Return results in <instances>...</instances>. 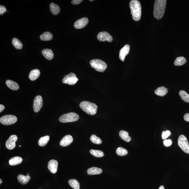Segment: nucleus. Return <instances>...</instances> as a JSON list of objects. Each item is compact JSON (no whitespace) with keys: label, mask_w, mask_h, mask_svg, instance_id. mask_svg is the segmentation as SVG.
Masks as SVG:
<instances>
[{"label":"nucleus","mask_w":189,"mask_h":189,"mask_svg":"<svg viewBox=\"0 0 189 189\" xmlns=\"http://www.w3.org/2000/svg\"><path fill=\"white\" fill-rule=\"evenodd\" d=\"M166 0H156L154 7L153 15L156 19L159 20L162 18L165 12Z\"/></svg>","instance_id":"nucleus-1"},{"label":"nucleus","mask_w":189,"mask_h":189,"mask_svg":"<svg viewBox=\"0 0 189 189\" xmlns=\"http://www.w3.org/2000/svg\"><path fill=\"white\" fill-rule=\"evenodd\" d=\"M130 7L133 19L135 21H139L141 15V3L137 0H132L130 3Z\"/></svg>","instance_id":"nucleus-2"},{"label":"nucleus","mask_w":189,"mask_h":189,"mask_svg":"<svg viewBox=\"0 0 189 189\" xmlns=\"http://www.w3.org/2000/svg\"><path fill=\"white\" fill-rule=\"evenodd\" d=\"M80 107L86 114L91 115H95L98 108L95 104L87 101H84L81 103Z\"/></svg>","instance_id":"nucleus-3"},{"label":"nucleus","mask_w":189,"mask_h":189,"mask_svg":"<svg viewBox=\"0 0 189 189\" xmlns=\"http://www.w3.org/2000/svg\"><path fill=\"white\" fill-rule=\"evenodd\" d=\"M91 66L96 71L99 72H103L107 67L106 62L100 59H93L90 62Z\"/></svg>","instance_id":"nucleus-4"},{"label":"nucleus","mask_w":189,"mask_h":189,"mask_svg":"<svg viewBox=\"0 0 189 189\" xmlns=\"http://www.w3.org/2000/svg\"><path fill=\"white\" fill-rule=\"evenodd\" d=\"M79 119V116L77 114L74 112H70L63 114L59 117V121L62 123L72 122L77 121Z\"/></svg>","instance_id":"nucleus-5"},{"label":"nucleus","mask_w":189,"mask_h":189,"mask_svg":"<svg viewBox=\"0 0 189 189\" xmlns=\"http://www.w3.org/2000/svg\"><path fill=\"white\" fill-rule=\"evenodd\" d=\"M178 145L185 153L189 154V144L188 140L184 135H180L178 139Z\"/></svg>","instance_id":"nucleus-6"},{"label":"nucleus","mask_w":189,"mask_h":189,"mask_svg":"<svg viewBox=\"0 0 189 189\" xmlns=\"http://www.w3.org/2000/svg\"><path fill=\"white\" fill-rule=\"evenodd\" d=\"M17 121V117L13 115H4L0 118V122L1 124L5 126H9L15 124Z\"/></svg>","instance_id":"nucleus-7"},{"label":"nucleus","mask_w":189,"mask_h":189,"mask_svg":"<svg viewBox=\"0 0 189 189\" xmlns=\"http://www.w3.org/2000/svg\"><path fill=\"white\" fill-rule=\"evenodd\" d=\"M78 81V79L77 78L76 75L74 73H71L65 76L62 80V82L64 84L74 85L76 84Z\"/></svg>","instance_id":"nucleus-8"},{"label":"nucleus","mask_w":189,"mask_h":189,"mask_svg":"<svg viewBox=\"0 0 189 189\" xmlns=\"http://www.w3.org/2000/svg\"><path fill=\"white\" fill-rule=\"evenodd\" d=\"M43 106V99L41 96L38 95L35 97L33 101V108L34 112H38Z\"/></svg>","instance_id":"nucleus-9"},{"label":"nucleus","mask_w":189,"mask_h":189,"mask_svg":"<svg viewBox=\"0 0 189 189\" xmlns=\"http://www.w3.org/2000/svg\"><path fill=\"white\" fill-rule=\"evenodd\" d=\"M18 137L16 135H11L8 140L6 141V146L9 150H11L16 147V142L17 141Z\"/></svg>","instance_id":"nucleus-10"},{"label":"nucleus","mask_w":189,"mask_h":189,"mask_svg":"<svg viewBox=\"0 0 189 189\" xmlns=\"http://www.w3.org/2000/svg\"><path fill=\"white\" fill-rule=\"evenodd\" d=\"M97 38L100 42L107 41L108 42H111L113 40L112 36L106 32H102L99 33Z\"/></svg>","instance_id":"nucleus-11"},{"label":"nucleus","mask_w":189,"mask_h":189,"mask_svg":"<svg viewBox=\"0 0 189 189\" xmlns=\"http://www.w3.org/2000/svg\"><path fill=\"white\" fill-rule=\"evenodd\" d=\"M89 20L87 18H82L76 21L74 24V27L77 29H81L86 26Z\"/></svg>","instance_id":"nucleus-12"},{"label":"nucleus","mask_w":189,"mask_h":189,"mask_svg":"<svg viewBox=\"0 0 189 189\" xmlns=\"http://www.w3.org/2000/svg\"><path fill=\"white\" fill-rule=\"evenodd\" d=\"M130 50V47L129 45H125L120 50V52L119 57L120 60L122 61H124L125 57L129 53Z\"/></svg>","instance_id":"nucleus-13"},{"label":"nucleus","mask_w":189,"mask_h":189,"mask_svg":"<svg viewBox=\"0 0 189 189\" xmlns=\"http://www.w3.org/2000/svg\"><path fill=\"white\" fill-rule=\"evenodd\" d=\"M58 164L57 161L55 160L52 159L48 162V169L52 173L55 174L57 172Z\"/></svg>","instance_id":"nucleus-14"},{"label":"nucleus","mask_w":189,"mask_h":189,"mask_svg":"<svg viewBox=\"0 0 189 189\" xmlns=\"http://www.w3.org/2000/svg\"><path fill=\"white\" fill-rule=\"evenodd\" d=\"M73 137L71 135H67L64 137L60 141V145L65 147L70 145L73 141Z\"/></svg>","instance_id":"nucleus-15"},{"label":"nucleus","mask_w":189,"mask_h":189,"mask_svg":"<svg viewBox=\"0 0 189 189\" xmlns=\"http://www.w3.org/2000/svg\"><path fill=\"white\" fill-rule=\"evenodd\" d=\"M42 54L47 60H51L54 57L52 51L49 49H45L42 51Z\"/></svg>","instance_id":"nucleus-16"},{"label":"nucleus","mask_w":189,"mask_h":189,"mask_svg":"<svg viewBox=\"0 0 189 189\" xmlns=\"http://www.w3.org/2000/svg\"><path fill=\"white\" fill-rule=\"evenodd\" d=\"M17 179L20 183L22 185H26L30 180V177L29 176H25L23 175L20 174L18 176Z\"/></svg>","instance_id":"nucleus-17"},{"label":"nucleus","mask_w":189,"mask_h":189,"mask_svg":"<svg viewBox=\"0 0 189 189\" xmlns=\"http://www.w3.org/2000/svg\"><path fill=\"white\" fill-rule=\"evenodd\" d=\"M6 83L8 87L12 90L17 91L19 89V86L17 83L13 81L7 80Z\"/></svg>","instance_id":"nucleus-18"},{"label":"nucleus","mask_w":189,"mask_h":189,"mask_svg":"<svg viewBox=\"0 0 189 189\" xmlns=\"http://www.w3.org/2000/svg\"><path fill=\"white\" fill-rule=\"evenodd\" d=\"M102 171V170L101 169L96 167H92L88 169L87 173L90 175H96L100 174Z\"/></svg>","instance_id":"nucleus-19"},{"label":"nucleus","mask_w":189,"mask_h":189,"mask_svg":"<svg viewBox=\"0 0 189 189\" xmlns=\"http://www.w3.org/2000/svg\"><path fill=\"white\" fill-rule=\"evenodd\" d=\"M168 91L167 88L164 87H161L155 90V93L157 95L160 96H164L167 93Z\"/></svg>","instance_id":"nucleus-20"},{"label":"nucleus","mask_w":189,"mask_h":189,"mask_svg":"<svg viewBox=\"0 0 189 189\" xmlns=\"http://www.w3.org/2000/svg\"><path fill=\"white\" fill-rule=\"evenodd\" d=\"M40 72L39 70L38 69H34L30 71L29 78L30 80L34 81L37 79L40 75Z\"/></svg>","instance_id":"nucleus-21"},{"label":"nucleus","mask_w":189,"mask_h":189,"mask_svg":"<svg viewBox=\"0 0 189 189\" xmlns=\"http://www.w3.org/2000/svg\"><path fill=\"white\" fill-rule=\"evenodd\" d=\"M22 161V159L21 157H15L9 160V164L11 166H15L21 164Z\"/></svg>","instance_id":"nucleus-22"},{"label":"nucleus","mask_w":189,"mask_h":189,"mask_svg":"<svg viewBox=\"0 0 189 189\" xmlns=\"http://www.w3.org/2000/svg\"><path fill=\"white\" fill-rule=\"evenodd\" d=\"M50 11L53 15H56L59 14L60 11V9L57 5L52 3L50 6Z\"/></svg>","instance_id":"nucleus-23"},{"label":"nucleus","mask_w":189,"mask_h":189,"mask_svg":"<svg viewBox=\"0 0 189 189\" xmlns=\"http://www.w3.org/2000/svg\"><path fill=\"white\" fill-rule=\"evenodd\" d=\"M119 135L122 139L126 141V142H129L132 139L130 137L129 135L128 132L126 131H120L119 132Z\"/></svg>","instance_id":"nucleus-24"},{"label":"nucleus","mask_w":189,"mask_h":189,"mask_svg":"<svg viewBox=\"0 0 189 189\" xmlns=\"http://www.w3.org/2000/svg\"><path fill=\"white\" fill-rule=\"evenodd\" d=\"M53 35L48 32H45L40 36L41 40L44 41L51 40L53 39Z\"/></svg>","instance_id":"nucleus-25"},{"label":"nucleus","mask_w":189,"mask_h":189,"mask_svg":"<svg viewBox=\"0 0 189 189\" xmlns=\"http://www.w3.org/2000/svg\"><path fill=\"white\" fill-rule=\"evenodd\" d=\"M50 138V136L48 135L42 137L39 140V145L42 147L46 145L48 141H49Z\"/></svg>","instance_id":"nucleus-26"},{"label":"nucleus","mask_w":189,"mask_h":189,"mask_svg":"<svg viewBox=\"0 0 189 189\" xmlns=\"http://www.w3.org/2000/svg\"><path fill=\"white\" fill-rule=\"evenodd\" d=\"M12 44L15 48L17 50H20L22 48L23 45L22 42L19 39L14 38L12 40Z\"/></svg>","instance_id":"nucleus-27"},{"label":"nucleus","mask_w":189,"mask_h":189,"mask_svg":"<svg viewBox=\"0 0 189 189\" xmlns=\"http://www.w3.org/2000/svg\"><path fill=\"white\" fill-rule=\"evenodd\" d=\"M68 183L74 189H80V185L78 181L75 179H71L68 181Z\"/></svg>","instance_id":"nucleus-28"},{"label":"nucleus","mask_w":189,"mask_h":189,"mask_svg":"<svg viewBox=\"0 0 189 189\" xmlns=\"http://www.w3.org/2000/svg\"><path fill=\"white\" fill-rule=\"evenodd\" d=\"M186 62V60L184 57H179L177 58L174 62V64L176 66L183 65Z\"/></svg>","instance_id":"nucleus-29"},{"label":"nucleus","mask_w":189,"mask_h":189,"mask_svg":"<svg viewBox=\"0 0 189 189\" xmlns=\"http://www.w3.org/2000/svg\"><path fill=\"white\" fill-rule=\"evenodd\" d=\"M179 94L181 99L187 103H189V94L185 91H179Z\"/></svg>","instance_id":"nucleus-30"},{"label":"nucleus","mask_w":189,"mask_h":189,"mask_svg":"<svg viewBox=\"0 0 189 189\" xmlns=\"http://www.w3.org/2000/svg\"><path fill=\"white\" fill-rule=\"evenodd\" d=\"M90 152L91 155L96 157H102L104 155L103 152L100 150H91Z\"/></svg>","instance_id":"nucleus-31"},{"label":"nucleus","mask_w":189,"mask_h":189,"mask_svg":"<svg viewBox=\"0 0 189 189\" xmlns=\"http://www.w3.org/2000/svg\"><path fill=\"white\" fill-rule=\"evenodd\" d=\"M116 152L117 154L120 156H125L128 153L127 150L122 147L118 148L117 149Z\"/></svg>","instance_id":"nucleus-32"},{"label":"nucleus","mask_w":189,"mask_h":189,"mask_svg":"<svg viewBox=\"0 0 189 189\" xmlns=\"http://www.w3.org/2000/svg\"><path fill=\"white\" fill-rule=\"evenodd\" d=\"M90 140L92 143L97 144H100L102 143V141L100 139L96 136L95 135H93L90 138Z\"/></svg>","instance_id":"nucleus-33"},{"label":"nucleus","mask_w":189,"mask_h":189,"mask_svg":"<svg viewBox=\"0 0 189 189\" xmlns=\"http://www.w3.org/2000/svg\"><path fill=\"white\" fill-rule=\"evenodd\" d=\"M171 135V132L169 130L163 131L162 133V138L163 139H165Z\"/></svg>","instance_id":"nucleus-34"},{"label":"nucleus","mask_w":189,"mask_h":189,"mask_svg":"<svg viewBox=\"0 0 189 189\" xmlns=\"http://www.w3.org/2000/svg\"><path fill=\"white\" fill-rule=\"evenodd\" d=\"M163 143L164 145L165 146L169 147V146L171 145L172 141L170 139H166L163 141Z\"/></svg>","instance_id":"nucleus-35"},{"label":"nucleus","mask_w":189,"mask_h":189,"mask_svg":"<svg viewBox=\"0 0 189 189\" xmlns=\"http://www.w3.org/2000/svg\"><path fill=\"white\" fill-rule=\"evenodd\" d=\"M7 12V9L4 6L1 5L0 6V15H3Z\"/></svg>","instance_id":"nucleus-36"},{"label":"nucleus","mask_w":189,"mask_h":189,"mask_svg":"<svg viewBox=\"0 0 189 189\" xmlns=\"http://www.w3.org/2000/svg\"><path fill=\"white\" fill-rule=\"evenodd\" d=\"M83 1L82 0H73L71 1V3L73 4L77 5L80 4Z\"/></svg>","instance_id":"nucleus-37"},{"label":"nucleus","mask_w":189,"mask_h":189,"mask_svg":"<svg viewBox=\"0 0 189 189\" xmlns=\"http://www.w3.org/2000/svg\"><path fill=\"white\" fill-rule=\"evenodd\" d=\"M184 120L185 121L189 122V114H186L184 116Z\"/></svg>","instance_id":"nucleus-38"},{"label":"nucleus","mask_w":189,"mask_h":189,"mask_svg":"<svg viewBox=\"0 0 189 189\" xmlns=\"http://www.w3.org/2000/svg\"><path fill=\"white\" fill-rule=\"evenodd\" d=\"M5 109V106L2 104L0 105V112H1L4 110Z\"/></svg>","instance_id":"nucleus-39"},{"label":"nucleus","mask_w":189,"mask_h":189,"mask_svg":"<svg viewBox=\"0 0 189 189\" xmlns=\"http://www.w3.org/2000/svg\"><path fill=\"white\" fill-rule=\"evenodd\" d=\"M158 189H165L163 186H161Z\"/></svg>","instance_id":"nucleus-40"},{"label":"nucleus","mask_w":189,"mask_h":189,"mask_svg":"<svg viewBox=\"0 0 189 189\" xmlns=\"http://www.w3.org/2000/svg\"><path fill=\"white\" fill-rule=\"evenodd\" d=\"M2 183V181L1 180V179H0V184H1Z\"/></svg>","instance_id":"nucleus-41"},{"label":"nucleus","mask_w":189,"mask_h":189,"mask_svg":"<svg viewBox=\"0 0 189 189\" xmlns=\"http://www.w3.org/2000/svg\"><path fill=\"white\" fill-rule=\"evenodd\" d=\"M92 1V0H91H91H90V1Z\"/></svg>","instance_id":"nucleus-42"},{"label":"nucleus","mask_w":189,"mask_h":189,"mask_svg":"<svg viewBox=\"0 0 189 189\" xmlns=\"http://www.w3.org/2000/svg\"><path fill=\"white\" fill-rule=\"evenodd\" d=\"M29 175V174H27V176H28Z\"/></svg>","instance_id":"nucleus-43"},{"label":"nucleus","mask_w":189,"mask_h":189,"mask_svg":"<svg viewBox=\"0 0 189 189\" xmlns=\"http://www.w3.org/2000/svg\"><path fill=\"white\" fill-rule=\"evenodd\" d=\"M19 147H21V146L20 145L19 146Z\"/></svg>","instance_id":"nucleus-44"}]
</instances>
